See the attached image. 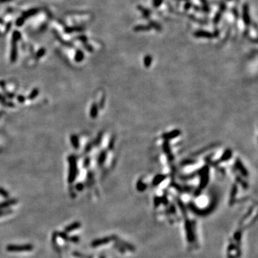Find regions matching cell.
Here are the masks:
<instances>
[{
	"mask_svg": "<svg viewBox=\"0 0 258 258\" xmlns=\"http://www.w3.org/2000/svg\"><path fill=\"white\" fill-rule=\"evenodd\" d=\"M244 230L238 227L228 240L226 254L227 258H240L242 256V241Z\"/></svg>",
	"mask_w": 258,
	"mask_h": 258,
	"instance_id": "1",
	"label": "cell"
},
{
	"mask_svg": "<svg viewBox=\"0 0 258 258\" xmlns=\"http://www.w3.org/2000/svg\"><path fill=\"white\" fill-rule=\"evenodd\" d=\"M257 205L254 204L251 206L247 212L242 217L241 220L239 223L238 227L245 230L247 227L250 226L257 219Z\"/></svg>",
	"mask_w": 258,
	"mask_h": 258,
	"instance_id": "2",
	"label": "cell"
},
{
	"mask_svg": "<svg viewBox=\"0 0 258 258\" xmlns=\"http://www.w3.org/2000/svg\"><path fill=\"white\" fill-rule=\"evenodd\" d=\"M197 174L200 176V182L199 187L194 192V196L196 197L201 195V191L204 189L208 184L209 181H210V168L208 166H204L203 168L200 169Z\"/></svg>",
	"mask_w": 258,
	"mask_h": 258,
	"instance_id": "3",
	"label": "cell"
},
{
	"mask_svg": "<svg viewBox=\"0 0 258 258\" xmlns=\"http://www.w3.org/2000/svg\"><path fill=\"white\" fill-rule=\"evenodd\" d=\"M34 247L31 244H24V245H9L7 246L6 250L11 252H30L33 250Z\"/></svg>",
	"mask_w": 258,
	"mask_h": 258,
	"instance_id": "4",
	"label": "cell"
},
{
	"mask_svg": "<svg viewBox=\"0 0 258 258\" xmlns=\"http://www.w3.org/2000/svg\"><path fill=\"white\" fill-rule=\"evenodd\" d=\"M115 237H116L115 235H112V236H107L102 238L96 239V240H93V241L91 242V246L93 247H97L99 246H101V245H107V244L110 243V242H113V240H114Z\"/></svg>",
	"mask_w": 258,
	"mask_h": 258,
	"instance_id": "5",
	"label": "cell"
},
{
	"mask_svg": "<svg viewBox=\"0 0 258 258\" xmlns=\"http://www.w3.org/2000/svg\"><path fill=\"white\" fill-rule=\"evenodd\" d=\"M250 10H249V5L245 4L242 9V19H243L244 23L246 26H249L251 23L250 16Z\"/></svg>",
	"mask_w": 258,
	"mask_h": 258,
	"instance_id": "6",
	"label": "cell"
},
{
	"mask_svg": "<svg viewBox=\"0 0 258 258\" xmlns=\"http://www.w3.org/2000/svg\"><path fill=\"white\" fill-rule=\"evenodd\" d=\"M235 166H236L237 169L241 173L243 177H247V176H248V171L245 168V166H244L243 163H242V161L240 158H237L236 159V161H235Z\"/></svg>",
	"mask_w": 258,
	"mask_h": 258,
	"instance_id": "7",
	"label": "cell"
},
{
	"mask_svg": "<svg viewBox=\"0 0 258 258\" xmlns=\"http://www.w3.org/2000/svg\"><path fill=\"white\" fill-rule=\"evenodd\" d=\"M194 36L195 37L208 38V39H211V38L214 37L213 33H211L210 32H208V31L202 30V29L197 30L195 32H194Z\"/></svg>",
	"mask_w": 258,
	"mask_h": 258,
	"instance_id": "8",
	"label": "cell"
},
{
	"mask_svg": "<svg viewBox=\"0 0 258 258\" xmlns=\"http://www.w3.org/2000/svg\"><path fill=\"white\" fill-rule=\"evenodd\" d=\"M181 130L179 129H175V130L170 131L169 133H165L161 136L162 139H163L166 141H169L170 139H173L177 138L179 136H180Z\"/></svg>",
	"mask_w": 258,
	"mask_h": 258,
	"instance_id": "9",
	"label": "cell"
},
{
	"mask_svg": "<svg viewBox=\"0 0 258 258\" xmlns=\"http://www.w3.org/2000/svg\"><path fill=\"white\" fill-rule=\"evenodd\" d=\"M238 192V186L237 185V184H233L232 187L231 193H230V198L229 203L230 205H233L236 202V198H237V194Z\"/></svg>",
	"mask_w": 258,
	"mask_h": 258,
	"instance_id": "10",
	"label": "cell"
},
{
	"mask_svg": "<svg viewBox=\"0 0 258 258\" xmlns=\"http://www.w3.org/2000/svg\"><path fill=\"white\" fill-rule=\"evenodd\" d=\"M163 151H164L166 154L167 155V157H168L169 160L170 161H173L174 160V156L173 154L172 153V151H171V148H170V145H169V141H164V142H163Z\"/></svg>",
	"mask_w": 258,
	"mask_h": 258,
	"instance_id": "11",
	"label": "cell"
},
{
	"mask_svg": "<svg viewBox=\"0 0 258 258\" xmlns=\"http://www.w3.org/2000/svg\"><path fill=\"white\" fill-rule=\"evenodd\" d=\"M232 156V151L231 149H227L224 151V153L222 154V156H221L220 158L219 159V161H217V163H222V162H225L228 160L230 159Z\"/></svg>",
	"mask_w": 258,
	"mask_h": 258,
	"instance_id": "12",
	"label": "cell"
},
{
	"mask_svg": "<svg viewBox=\"0 0 258 258\" xmlns=\"http://www.w3.org/2000/svg\"><path fill=\"white\" fill-rule=\"evenodd\" d=\"M17 202H18V201H17V199H9V200H7V201L1 202V203H0V210H3V209L7 208L9 207H11L12 205L16 204H17Z\"/></svg>",
	"mask_w": 258,
	"mask_h": 258,
	"instance_id": "13",
	"label": "cell"
},
{
	"mask_svg": "<svg viewBox=\"0 0 258 258\" xmlns=\"http://www.w3.org/2000/svg\"><path fill=\"white\" fill-rule=\"evenodd\" d=\"M81 226V223L79 222H75L72 223L70 225L67 226L64 229V232H71L75 231V230L78 229Z\"/></svg>",
	"mask_w": 258,
	"mask_h": 258,
	"instance_id": "14",
	"label": "cell"
},
{
	"mask_svg": "<svg viewBox=\"0 0 258 258\" xmlns=\"http://www.w3.org/2000/svg\"><path fill=\"white\" fill-rule=\"evenodd\" d=\"M166 179V176L163 175V174H158L156 177L153 178L152 184L153 186H158L161 182H163L165 179Z\"/></svg>",
	"mask_w": 258,
	"mask_h": 258,
	"instance_id": "15",
	"label": "cell"
},
{
	"mask_svg": "<svg viewBox=\"0 0 258 258\" xmlns=\"http://www.w3.org/2000/svg\"><path fill=\"white\" fill-rule=\"evenodd\" d=\"M151 27L149 25H145V24H139L134 27L133 31L135 32H146V31L151 30Z\"/></svg>",
	"mask_w": 258,
	"mask_h": 258,
	"instance_id": "16",
	"label": "cell"
},
{
	"mask_svg": "<svg viewBox=\"0 0 258 258\" xmlns=\"http://www.w3.org/2000/svg\"><path fill=\"white\" fill-rule=\"evenodd\" d=\"M146 187H147V186H146V184L142 181V179H139V181L137 182L136 184V189L138 191H145Z\"/></svg>",
	"mask_w": 258,
	"mask_h": 258,
	"instance_id": "17",
	"label": "cell"
},
{
	"mask_svg": "<svg viewBox=\"0 0 258 258\" xmlns=\"http://www.w3.org/2000/svg\"><path fill=\"white\" fill-rule=\"evenodd\" d=\"M138 9L140 10L141 13H142V15H144V17H145V18H148V17H149L150 15H151V12L149 10H148V9L143 7L141 6V5H139V6L138 7Z\"/></svg>",
	"mask_w": 258,
	"mask_h": 258,
	"instance_id": "18",
	"label": "cell"
},
{
	"mask_svg": "<svg viewBox=\"0 0 258 258\" xmlns=\"http://www.w3.org/2000/svg\"><path fill=\"white\" fill-rule=\"evenodd\" d=\"M152 56L150 55H146L145 57H144V65H145L146 67H149L151 65V63H152Z\"/></svg>",
	"mask_w": 258,
	"mask_h": 258,
	"instance_id": "19",
	"label": "cell"
},
{
	"mask_svg": "<svg viewBox=\"0 0 258 258\" xmlns=\"http://www.w3.org/2000/svg\"><path fill=\"white\" fill-rule=\"evenodd\" d=\"M199 1L202 4V10L204 12H210V6H209V4L207 0H199Z\"/></svg>",
	"mask_w": 258,
	"mask_h": 258,
	"instance_id": "20",
	"label": "cell"
},
{
	"mask_svg": "<svg viewBox=\"0 0 258 258\" xmlns=\"http://www.w3.org/2000/svg\"><path fill=\"white\" fill-rule=\"evenodd\" d=\"M222 13L223 12L221 11V10H219V11L217 12V14H216L215 17H214V23L215 24H217L219 22V21H220L221 18H222Z\"/></svg>",
	"mask_w": 258,
	"mask_h": 258,
	"instance_id": "21",
	"label": "cell"
},
{
	"mask_svg": "<svg viewBox=\"0 0 258 258\" xmlns=\"http://www.w3.org/2000/svg\"><path fill=\"white\" fill-rule=\"evenodd\" d=\"M150 23H149V26L151 28H153L155 29L157 31H161V27L158 24L157 22H154V21H150Z\"/></svg>",
	"mask_w": 258,
	"mask_h": 258,
	"instance_id": "22",
	"label": "cell"
},
{
	"mask_svg": "<svg viewBox=\"0 0 258 258\" xmlns=\"http://www.w3.org/2000/svg\"><path fill=\"white\" fill-rule=\"evenodd\" d=\"M57 236L60 237L62 240H64V241L68 242L70 237H68V235L66 234V232H58L57 233Z\"/></svg>",
	"mask_w": 258,
	"mask_h": 258,
	"instance_id": "23",
	"label": "cell"
},
{
	"mask_svg": "<svg viewBox=\"0 0 258 258\" xmlns=\"http://www.w3.org/2000/svg\"><path fill=\"white\" fill-rule=\"evenodd\" d=\"M163 3V0H153L152 1V4L153 7L155 8H158Z\"/></svg>",
	"mask_w": 258,
	"mask_h": 258,
	"instance_id": "24",
	"label": "cell"
},
{
	"mask_svg": "<svg viewBox=\"0 0 258 258\" xmlns=\"http://www.w3.org/2000/svg\"><path fill=\"white\" fill-rule=\"evenodd\" d=\"M79 241H80V237L78 236L70 237L68 240V242H73V243H78V242H79Z\"/></svg>",
	"mask_w": 258,
	"mask_h": 258,
	"instance_id": "25",
	"label": "cell"
},
{
	"mask_svg": "<svg viewBox=\"0 0 258 258\" xmlns=\"http://www.w3.org/2000/svg\"><path fill=\"white\" fill-rule=\"evenodd\" d=\"M12 213V210H0V217H2V216L4 215H7V214H10Z\"/></svg>",
	"mask_w": 258,
	"mask_h": 258,
	"instance_id": "26",
	"label": "cell"
},
{
	"mask_svg": "<svg viewBox=\"0 0 258 258\" xmlns=\"http://www.w3.org/2000/svg\"><path fill=\"white\" fill-rule=\"evenodd\" d=\"M0 195L3 196V197L7 199L9 197V194L7 191H5L2 188H0Z\"/></svg>",
	"mask_w": 258,
	"mask_h": 258,
	"instance_id": "27",
	"label": "cell"
},
{
	"mask_svg": "<svg viewBox=\"0 0 258 258\" xmlns=\"http://www.w3.org/2000/svg\"><path fill=\"white\" fill-rule=\"evenodd\" d=\"M192 7V4H191V2H190V1H186L185 3V4H184V10H186V11H187V10H189V9H191Z\"/></svg>",
	"mask_w": 258,
	"mask_h": 258,
	"instance_id": "28",
	"label": "cell"
},
{
	"mask_svg": "<svg viewBox=\"0 0 258 258\" xmlns=\"http://www.w3.org/2000/svg\"><path fill=\"white\" fill-rule=\"evenodd\" d=\"M179 1H189V0H179Z\"/></svg>",
	"mask_w": 258,
	"mask_h": 258,
	"instance_id": "29",
	"label": "cell"
},
{
	"mask_svg": "<svg viewBox=\"0 0 258 258\" xmlns=\"http://www.w3.org/2000/svg\"><path fill=\"white\" fill-rule=\"evenodd\" d=\"M228 1H231V0H228Z\"/></svg>",
	"mask_w": 258,
	"mask_h": 258,
	"instance_id": "30",
	"label": "cell"
}]
</instances>
